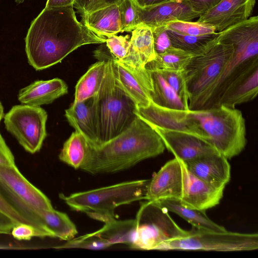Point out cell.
<instances>
[{
    "label": "cell",
    "instance_id": "obj_1",
    "mask_svg": "<svg viewBox=\"0 0 258 258\" xmlns=\"http://www.w3.org/2000/svg\"><path fill=\"white\" fill-rule=\"evenodd\" d=\"M74 8L45 7L31 22L25 39V51L29 63L36 70L60 62L81 46L105 42V37L78 20Z\"/></svg>",
    "mask_w": 258,
    "mask_h": 258
},
{
    "label": "cell",
    "instance_id": "obj_2",
    "mask_svg": "<svg viewBox=\"0 0 258 258\" xmlns=\"http://www.w3.org/2000/svg\"><path fill=\"white\" fill-rule=\"evenodd\" d=\"M165 149L159 135L137 116L115 138L96 147H91L80 169L92 174L116 173L157 156Z\"/></svg>",
    "mask_w": 258,
    "mask_h": 258
},
{
    "label": "cell",
    "instance_id": "obj_3",
    "mask_svg": "<svg viewBox=\"0 0 258 258\" xmlns=\"http://www.w3.org/2000/svg\"><path fill=\"white\" fill-rule=\"evenodd\" d=\"M219 40L230 44L233 53L202 99L198 110L218 105L222 96L252 70L258 68V25L246 20L219 33Z\"/></svg>",
    "mask_w": 258,
    "mask_h": 258
},
{
    "label": "cell",
    "instance_id": "obj_4",
    "mask_svg": "<svg viewBox=\"0 0 258 258\" xmlns=\"http://www.w3.org/2000/svg\"><path fill=\"white\" fill-rule=\"evenodd\" d=\"M96 54L106 60L104 77L98 92L93 96L99 146L115 138L131 125L137 116V107L116 82L111 54L103 55L98 51Z\"/></svg>",
    "mask_w": 258,
    "mask_h": 258
},
{
    "label": "cell",
    "instance_id": "obj_5",
    "mask_svg": "<svg viewBox=\"0 0 258 258\" xmlns=\"http://www.w3.org/2000/svg\"><path fill=\"white\" fill-rule=\"evenodd\" d=\"M149 181L141 179L122 182L68 196L60 194L59 197L72 210L106 223L115 219L116 208L146 200Z\"/></svg>",
    "mask_w": 258,
    "mask_h": 258
},
{
    "label": "cell",
    "instance_id": "obj_6",
    "mask_svg": "<svg viewBox=\"0 0 258 258\" xmlns=\"http://www.w3.org/2000/svg\"><path fill=\"white\" fill-rule=\"evenodd\" d=\"M189 111L210 143L228 160L243 150L247 143L246 125L240 110L220 105Z\"/></svg>",
    "mask_w": 258,
    "mask_h": 258
},
{
    "label": "cell",
    "instance_id": "obj_7",
    "mask_svg": "<svg viewBox=\"0 0 258 258\" xmlns=\"http://www.w3.org/2000/svg\"><path fill=\"white\" fill-rule=\"evenodd\" d=\"M230 44L217 37L205 49L194 54L184 68L189 95V110H196L203 97L221 74L233 53Z\"/></svg>",
    "mask_w": 258,
    "mask_h": 258
},
{
    "label": "cell",
    "instance_id": "obj_8",
    "mask_svg": "<svg viewBox=\"0 0 258 258\" xmlns=\"http://www.w3.org/2000/svg\"><path fill=\"white\" fill-rule=\"evenodd\" d=\"M257 248V233L218 232L192 227L185 235L164 241L156 250L236 251Z\"/></svg>",
    "mask_w": 258,
    "mask_h": 258
},
{
    "label": "cell",
    "instance_id": "obj_9",
    "mask_svg": "<svg viewBox=\"0 0 258 258\" xmlns=\"http://www.w3.org/2000/svg\"><path fill=\"white\" fill-rule=\"evenodd\" d=\"M132 248L156 250L164 241L187 234L172 219L168 211L156 202L143 203L137 213Z\"/></svg>",
    "mask_w": 258,
    "mask_h": 258
},
{
    "label": "cell",
    "instance_id": "obj_10",
    "mask_svg": "<svg viewBox=\"0 0 258 258\" xmlns=\"http://www.w3.org/2000/svg\"><path fill=\"white\" fill-rule=\"evenodd\" d=\"M0 189L32 225L49 237L40 223L39 214L41 210L53 209L51 201L22 174L16 165L0 166Z\"/></svg>",
    "mask_w": 258,
    "mask_h": 258
},
{
    "label": "cell",
    "instance_id": "obj_11",
    "mask_svg": "<svg viewBox=\"0 0 258 258\" xmlns=\"http://www.w3.org/2000/svg\"><path fill=\"white\" fill-rule=\"evenodd\" d=\"M7 131L27 152L34 154L41 148L47 136V114L40 106L26 104L13 106L4 116Z\"/></svg>",
    "mask_w": 258,
    "mask_h": 258
},
{
    "label": "cell",
    "instance_id": "obj_12",
    "mask_svg": "<svg viewBox=\"0 0 258 258\" xmlns=\"http://www.w3.org/2000/svg\"><path fill=\"white\" fill-rule=\"evenodd\" d=\"M188 174L184 162L175 157L168 161L150 179L145 200L180 201L187 187Z\"/></svg>",
    "mask_w": 258,
    "mask_h": 258
},
{
    "label": "cell",
    "instance_id": "obj_13",
    "mask_svg": "<svg viewBox=\"0 0 258 258\" xmlns=\"http://www.w3.org/2000/svg\"><path fill=\"white\" fill-rule=\"evenodd\" d=\"M152 127L161 138L165 148L175 158L183 162L205 155L219 153L209 142L188 132Z\"/></svg>",
    "mask_w": 258,
    "mask_h": 258
},
{
    "label": "cell",
    "instance_id": "obj_14",
    "mask_svg": "<svg viewBox=\"0 0 258 258\" xmlns=\"http://www.w3.org/2000/svg\"><path fill=\"white\" fill-rule=\"evenodd\" d=\"M114 76L119 87L134 101L137 107H144L151 102L152 79L146 68L128 66L113 58Z\"/></svg>",
    "mask_w": 258,
    "mask_h": 258
},
{
    "label": "cell",
    "instance_id": "obj_15",
    "mask_svg": "<svg viewBox=\"0 0 258 258\" xmlns=\"http://www.w3.org/2000/svg\"><path fill=\"white\" fill-rule=\"evenodd\" d=\"M256 0H221L200 15L197 21L212 26L217 32L250 17Z\"/></svg>",
    "mask_w": 258,
    "mask_h": 258
},
{
    "label": "cell",
    "instance_id": "obj_16",
    "mask_svg": "<svg viewBox=\"0 0 258 258\" xmlns=\"http://www.w3.org/2000/svg\"><path fill=\"white\" fill-rule=\"evenodd\" d=\"M137 7L139 26L144 25L151 28L172 21H192L200 16L181 0H169L143 8L137 5Z\"/></svg>",
    "mask_w": 258,
    "mask_h": 258
},
{
    "label": "cell",
    "instance_id": "obj_17",
    "mask_svg": "<svg viewBox=\"0 0 258 258\" xmlns=\"http://www.w3.org/2000/svg\"><path fill=\"white\" fill-rule=\"evenodd\" d=\"M197 177L217 187H225L231 177L228 159L219 153L205 155L184 162Z\"/></svg>",
    "mask_w": 258,
    "mask_h": 258
},
{
    "label": "cell",
    "instance_id": "obj_18",
    "mask_svg": "<svg viewBox=\"0 0 258 258\" xmlns=\"http://www.w3.org/2000/svg\"><path fill=\"white\" fill-rule=\"evenodd\" d=\"M188 172L187 187L179 201L181 204L188 208L204 211L218 205L223 197L225 187L213 185Z\"/></svg>",
    "mask_w": 258,
    "mask_h": 258
},
{
    "label": "cell",
    "instance_id": "obj_19",
    "mask_svg": "<svg viewBox=\"0 0 258 258\" xmlns=\"http://www.w3.org/2000/svg\"><path fill=\"white\" fill-rule=\"evenodd\" d=\"M131 32L128 53L120 61L132 67L145 68L156 56L152 28L140 25Z\"/></svg>",
    "mask_w": 258,
    "mask_h": 258
},
{
    "label": "cell",
    "instance_id": "obj_20",
    "mask_svg": "<svg viewBox=\"0 0 258 258\" xmlns=\"http://www.w3.org/2000/svg\"><path fill=\"white\" fill-rule=\"evenodd\" d=\"M65 116L70 124L86 138L91 147L98 146L93 97L73 103L65 110Z\"/></svg>",
    "mask_w": 258,
    "mask_h": 258
},
{
    "label": "cell",
    "instance_id": "obj_21",
    "mask_svg": "<svg viewBox=\"0 0 258 258\" xmlns=\"http://www.w3.org/2000/svg\"><path fill=\"white\" fill-rule=\"evenodd\" d=\"M68 93V86L61 79L37 80L21 89L18 94L19 101L23 104L40 106L52 103Z\"/></svg>",
    "mask_w": 258,
    "mask_h": 258
},
{
    "label": "cell",
    "instance_id": "obj_22",
    "mask_svg": "<svg viewBox=\"0 0 258 258\" xmlns=\"http://www.w3.org/2000/svg\"><path fill=\"white\" fill-rule=\"evenodd\" d=\"M81 16V22L99 36L106 38L122 32L119 4H112Z\"/></svg>",
    "mask_w": 258,
    "mask_h": 258
},
{
    "label": "cell",
    "instance_id": "obj_23",
    "mask_svg": "<svg viewBox=\"0 0 258 258\" xmlns=\"http://www.w3.org/2000/svg\"><path fill=\"white\" fill-rule=\"evenodd\" d=\"M257 93L258 68H256L227 90L220 99L217 106L223 105L234 108L237 105L253 100Z\"/></svg>",
    "mask_w": 258,
    "mask_h": 258
},
{
    "label": "cell",
    "instance_id": "obj_24",
    "mask_svg": "<svg viewBox=\"0 0 258 258\" xmlns=\"http://www.w3.org/2000/svg\"><path fill=\"white\" fill-rule=\"evenodd\" d=\"M40 223L50 237L69 240L75 237L78 231L74 223L64 213L51 210H41Z\"/></svg>",
    "mask_w": 258,
    "mask_h": 258
},
{
    "label": "cell",
    "instance_id": "obj_25",
    "mask_svg": "<svg viewBox=\"0 0 258 258\" xmlns=\"http://www.w3.org/2000/svg\"><path fill=\"white\" fill-rule=\"evenodd\" d=\"M157 203L168 212L180 216L194 227L218 232L227 231L223 226L211 220L206 214L205 211L185 207L178 200H164Z\"/></svg>",
    "mask_w": 258,
    "mask_h": 258
},
{
    "label": "cell",
    "instance_id": "obj_26",
    "mask_svg": "<svg viewBox=\"0 0 258 258\" xmlns=\"http://www.w3.org/2000/svg\"><path fill=\"white\" fill-rule=\"evenodd\" d=\"M103 58L93 64L78 81L73 103L92 97L97 93L105 74L106 60Z\"/></svg>",
    "mask_w": 258,
    "mask_h": 258
},
{
    "label": "cell",
    "instance_id": "obj_27",
    "mask_svg": "<svg viewBox=\"0 0 258 258\" xmlns=\"http://www.w3.org/2000/svg\"><path fill=\"white\" fill-rule=\"evenodd\" d=\"M147 69L151 75L153 88L150 95L151 101L167 108L188 110L179 96L161 74L156 70Z\"/></svg>",
    "mask_w": 258,
    "mask_h": 258
},
{
    "label": "cell",
    "instance_id": "obj_28",
    "mask_svg": "<svg viewBox=\"0 0 258 258\" xmlns=\"http://www.w3.org/2000/svg\"><path fill=\"white\" fill-rule=\"evenodd\" d=\"M90 148L86 138L75 131L64 142L58 158L67 165L80 169L87 157Z\"/></svg>",
    "mask_w": 258,
    "mask_h": 258
},
{
    "label": "cell",
    "instance_id": "obj_29",
    "mask_svg": "<svg viewBox=\"0 0 258 258\" xmlns=\"http://www.w3.org/2000/svg\"><path fill=\"white\" fill-rule=\"evenodd\" d=\"M135 228V219L122 221H118L115 219L105 223L103 227L93 233L110 246L117 243L130 245Z\"/></svg>",
    "mask_w": 258,
    "mask_h": 258
},
{
    "label": "cell",
    "instance_id": "obj_30",
    "mask_svg": "<svg viewBox=\"0 0 258 258\" xmlns=\"http://www.w3.org/2000/svg\"><path fill=\"white\" fill-rule=\"evenodd\" d=\"M194 53L172 46L162 53L156 54V58L147 63L148 69L183 70Z\"/></svg>",
    "mask_w": 258,
    "mask_h": 258
},
{
    "label": "cell",
    "instance_id": "obj_31",
    "mask_svg": "<svg viewBox=\"0 0 258 258\" xmlns=\"http://www.w3.org/2000/svg\"><path fill=\"white\" fill-rule=\"evenodd\" d=\"M164 29L172 46L194 54L197 53L205 49L216 38L218 35V32L215 34L208 36L184 35L173 32L165 29V27Z\"/></svg>",
    "mask_w": 258,
    "mask_h": 258
},
{
    "label": "cell",
    "instance_id": "obj_32",
    "mask_svg": "<svg viewBox=\"0 0 258 258\" xmlns=\"http://www.w3.org/2000/svg\"><path fill=\"white\" fill-rule=\"evenodd\" d=\"M163 26L166 29L184 35L208 36L217 33L212 26L198 21H175Z\"/></svg>",
    "mask_w": 258,
    "mask_h": 258
},
{
    "label": "cell",
    "instance_id": "obj_33",
    "mask_svg": "<svg viewBox=\"0 0 258 258\" xmlns=\"http://www.w3.org/2000/svg\"><path fill=\"white\" fill-rule=\"evenodd\" d=\"M157 70L167 83L175 90L185 107L189 110V95L184 69L180 70Z\"/></svg>",
    "mask_w": 258,
    "mask_h": 258
},
{
    "label": "cell",
    "instance_id": "obj_34",
    "mask_svg": "<svg viewBox=\"0 0 258 258\" xmlns=\"http://www.w3.org/2000/svg\"><path fill=\"white\" fill-rule=\"evenodd\" d=\"M110 245L95 235L93 232L73 238L61 246L55 248H81L87 249H103Z\"/></svg>",
    "mask_w": 258,
    "mask_h": 258
},
{
    "label": "cell",
    "instance_id": "obj_35",
    "mask_svg": "<svg viewBox=\"0 0 258 258\" xmlns=\"http://www.w3.org/2000/svg\"><path fill=\"white\" fill-rule=\"evenodd\" d=\"M122 32H132L139 26L137 5L133 0H122L119 4Z\"/></svg>",
    "mask_w": 258,
    "mask_h": 258
},
{
    "label": "cell",
    "instance_id": "obj_36",
    "mask_svg": "<svg viewBox=\"0 0 258 258\" xmlns=\"http://www.w3.org/2000/svg\"><path fill=\"white\" fill-rule=\"evenodd\" d=\"M130 39L128 35L115 34L106 38V46L114 59L121 60L125 57L130 46Z\"/></svg>",
    "mask_w": 258,
    "mask_h": 258
},
{
    "label": "cell",
    "instance_id": "obj_37",
    "mask_svg": "<svg viewBox=\"0 0 258 258\" xmlns=\"http://www.w3.org/2000/svg\"><path fill=\"white\" fill-rule=\"evenodd\" d=\"M11 233L19 240H29L33 237H49L47 233L30 224L21 223L15 224Z\"/></svg>",
    "mask_w": 258,
    "mask_h": 258
},
{
    "label": "cell",
    "instance_id": "obj_38",
    "mask_svg": "<svg viewBox=\"0 0 258 258\" xmlns=\"http://www.w3.org/2000/svg\"><path fill=\"white\" fill-rule=\"evenodd\" d=\"M122 0H74V7L81 15L112 4H118Z\"/></svg>",
    "mask_w": 258,
    "mask_h": 258
},
{
    "label": "cell",
    "instance_id": "obj_39",
    "mask_svg": "<svg viewBox=\"0 0 258 258\" xmlns=\"http://www.w3.org/2000/svg\"><path fill=\"white\" fill-rule=\"evenodd\" d=\"M0 212L10 218L16 224L24 223L32 225L9 201L1 189Z\"/></svg>",
    "mask_w": 258,
    "mask_h": 258
},
{
    "label": "cell",
    "instance_id": "obj_40",
    "mask_svg": "<svg viewBox=\"0 0 258 258\" xmlns=\"http://www.w3.org/2000/svg\"><path fill=\"white\" fill-rule=\"evenodd\" d=\"M154 38V49L156 54L162 53L172 46L163 26L151 28Z\"/></svg>",
    "mask_w": 258,
    "mask_h": 258
},
{
    "label": "cell",
    "instance_id": "obj_41",
    "mask_svg": "<svg viewBox=\"0 0 258 258\" xmlns=\"http://www.w3.org/2000/svg\"><path fill=\"white\" fill-rule=\"evenodd\" d=\"M200 16L215 7L221 0H181Z\"/></svg>",
    "mask_w": 258,
    "mask_h": 258
},
{
    "label": "cell",
    "instance_id": "obj_42",
    "mask_svg": "<svg viewBox=\"0 0 258 258\" xmlns=\"http://www.w3.org/2000/svg\"><path fill=\"white\" fill-rule=\"evenodd\" d=\"M16 165L14 157L0 133V166Z\"/></svg>",
    "mask_w": 258,
    "mask_h": 258
},
{
    "label": "cell",
    "instance_id": "obj_43",
    "mask_svg": "<svg viewBox=\"0 0 258 258\" xmlns=\"http://www.w3.org/2000/svg\"><path fill=\"white\" fill-rule=\"evenodd\" d=\"M16 224L6 215L0 212V234L11 233L13 227Z\"/></svg>",
    "mask_w": 258,
    "mask_h": 258
},
{
    "label": "cell",
    "instance_id": "obj_44",
    "mask_svg": "<svg viewBox=\"0 0 258 258\" xmlns=\"http://www.w3.org/2000/svg\"><path fill=\"white\" fill-rule=\"evenodd\" d=\"M74 0H47L45 8H53L74 6Z\"/></svg>",
    "mask_w": 258,
    "mask_h": 258
},
{
    "label": "cell",
    "instance_id": "obj_45",
    "mask_svg": "<svg viewBox=\"0 0 258 258\" xmlns=\"http://www.w3.org/2000/svg\"><path fill=\"white\" fill-rule=\"evenodd\" d=\"M140 7H146L159 4L169 0H133Z\"/></svg>",
    "mask_w": 258,
    "mask_h": 258
},
{
    "label": "cell",
    "instance_id": "obj_46",
    "mask_svg": "<svg viewBox=\"0 0 258 258\" xmlns=\"http://www.w3.org/2000/svg\"><path fill=\"white\" fill-rule=\"evenodd\" d=\"M4 108L3 106L0 102V122L2 120V119L4 117Z\"/></svg>",
    "mask_w": 258,
    "mask_h": 258
},
{
    "label": "cell",
    "instance_id": "obj_47",
    "mask_svg": "<svg viewBox=\"0 0 258 258\" xmlns=\"http://www.w3.org/2000/svg\"><path fill=\"white\" fill-rule=\"evenodd\" d=\"M25 1H27V0H15V2H16L17 4H22V3H23ZM28 1H30V0H28Z\"/></svg>",
    "mask_w": 258,
    "mask_h": 258
},
{
    "label": "cell",
    "instance_id": "obj_48",
    "mask_svg": "<svg viewBox=\"0 0 258 258\" xmlns=\"http://www.w3.org/2000/svg\"><path fill=\"white\" fill-rule=\"evenodd\" d=\"M2 248H6V247L4 246L0 245V249H2Z\"/></svg>",
    "mask_w": 258,
    "mask_h": 258
}]
</instances>
